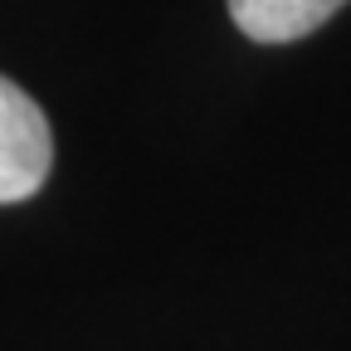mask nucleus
Returning <instances> with one entry per match:
<instances>
[{"label":"nucleus","instance_id":"f257e3e1","mask_svg":"<svg viewBox=\"0 0 351 351\" xmlns=\"http://www.w3.org/2000/svg\"><path fill=\"white\" fill-rule=\"evenodd\" d=\"M54 166V132L39 103L0 73V205L29 200Z\"/></svg>","mask_w":351,"mask_h":351},{"label":"nucleus","instance_id":"f03ea898","mask_svg":"<svg viewBox=\"0 0 351 351\" xmlns=\"http://www.w3.org/2000/svg\"><path fill=\"white\" fill-rule=\"evenodd\" d=\"M346 0H230V20L254 44H293L322 29Z\"/></svg>","mask_w":351,"mask_h":351}]
</instances>
